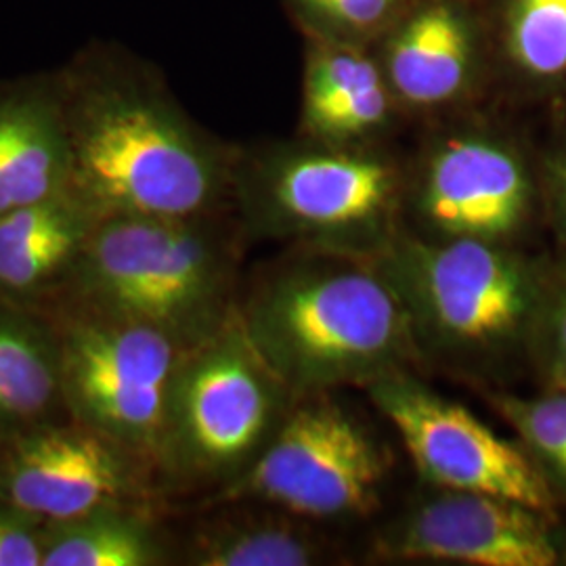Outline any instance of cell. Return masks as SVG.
<instances>
[{
    "label": "cell",
    "instance_id": "cell-1",
    "mask_svg": "<svg viewBox=\"0 0 566 566\" xmlns=\"http://www.w3.org/2000/svg\"><path fill=\"white\" fill-rule=\"evenodd\" d=\"M238 311L294 399L422 364L403 304L365 254L296 245L242 290Z\"/></svg>",
    "mask_w": 566,
    "mask_h": 566
},
{
    "label": "cell",
    "instance_id": "cell-2",
    "mask_svg": "<svg viewBox=\"0 0 566 566\" xmlns=\"http://www.w3.org/2000/svg\"><path fill=\"white\" fill-rule=\"evenodd\" d=\"M72 187L105 217L221 214L233 185L223 154L118 60L60 76Z\"/></svg>",
    "mask_w": 566,
    "mask_h": 566
},
{
    "label": "cell",
    "instance_id": "cell-3",
    "mask_svg": "<svg viewBox=\"0 0 566 566\" xmlns=\"http://www.w3.org/2000/svg\"><path fill=\"white\" fill-rule=\"evenodd\" d=\"M365 256L395 287L422 361L489 380L533 357L556 266L521 243L446 242L399 229Z\"/></svg>",
    "mask_w": 566,
    "mask_h": 566
},
{
    "label": "cell",
    "instance_id": "cell-4",
    "mask_svg": "<svg viewBox=\"0 0 566 566\" xmlns=\"http://www.w3.org/2000/svg\"><path fill=\"white\" fill-rule=\"evenodd\" d=\"M243 242L242 229L221 214L105 217L57 301L154 325L193 346L238 311Z\"/></svg>",
    "mask_w": 566,
    "mask_h": 566
},
{
    "label": "cell",
    "instance_id": "cell-5",
    "mask_svg": "<svg viewBox=\"0 0 566 566\" xmlns=\"http://www.w3.org/2000/svg\"><path fill=\"white\" fill-rule=\"evenodd\" d=\"M292 401L235 311L182 357L160 462L164 497L212 495L238 481L269 446Z\"/></svg>",
    "mask_w": 566,
    "mask_h": 566
},
{
    "label": "cell",
    "instance_id": "cell-6",
    "mask_svg": "<svg viewBox=\"0 0 566 566\" xmlns=\"http://www.w3.org/2000/svg\"><path fill=\"white\" fill-rule=\"evenodd\" d=\"M41 311L57 334L70 418L142 455L160 481L172 386L191 346L154 325L86 304L55 301Z\"/></svg>",
    "mask_w": 566,
    "mask_h": 566
},
{
    "label": "cell",
    "instance_id": "cell-7",
    "mask_svg": "<svg viewBox=\"0 0 566 566\" xmlns=\"http://www.w3.org/2000/svg\"><path fill=\"white\" fill-rule=\"evenodd\" d=\"M392 470V451L364 413L325 390L296 397L269 446L208 504L259 502L313 523L374 514Z\"/></svg>",
    "mask_w": 566,
    "mask_h": 566
},
{
    "label": "cell",
    "instance_id": "cell-8",
    "mask_svg": "<svg viewBox=\"0 0 566 566\" xmlns=\"http://www.w3.org/2000/svg\"><path fill=\"white\" fill-rule=\"evenodd\" d=\"M329 147L285 154L235 182L245 240L371 254L399 231L392 166Z\"/></svg>",
    "mask_w": 566,
    "mask_h": 566
},
{
    "label": "cell",
    "instance_id": "cell-9",
    "mask_svg": "<svg viewBox=\"0 0 566 566\" xmlns=\"http://www.w3.org/2000/svg\"><path fill=\"white\" fill-rule=\"evenodd\" d=\"M365 392L426 485L491 493L556 516L554 485L525 447L426 386L413 369L385 376Z\"/></svg>",
    "mask_w": 566,
    "mask_h": 566
},
{
    "label": "cell",
    "instance_id": "cell-10",
    "mask_svg": "<svg viewBox=\"0 0 566 566\" xmlns=\"http://www.w3.org/2000/svg\"><path fill=\"white\" fill-rule=\"evenodd\" d=\"M0 497L42 523L112 504L160 506L166 500L151 464L74 418L0 441Z\"/></svg>",
    "mask_w": 566,
    "mask_h": 566
},
{
    "label": "cell",
    "instance_id": "cell-11",
    "mask_svg": "<svg viewBox=\"0 0 566 566\" xmlns=\"http://www.w3.org/2000/svg\"><path fill=\"white\" fill-rule=\"evenodd\" d=\"M374 554L385 560L470 566H560L566 542L556 516L521 502L430 486L386 523Z\"/></svg>",
    "mask_w": 566,
    "mask_h": 566
},
{
    "label": "cell",
    "instance_id": "cell-12",
    "mask_svg": "<svg viewBox=\"0 0 566 566\" xmlns=\"http://www.w3.org/2000/svg\"><path fill=\"white\" fill-rule=\"evenodd\" d=\"M413 212L418 235L428 240L521 243L533 217V182L504 143L453 137L430 154Z\"/></svg>",
    "mask_w": 566,
    "mask_h": 566
},
{
    "label": "cell",
    "instance_id": "cell-13",
    "mask_svg": "<svg viewBox=\"0 0 566 566\" xmlns=\"http://www.w3.org/2000/svg\"><path fill=\"white\" fill-rule=\"evenodd\" d=\"M105 214L74 187L0 217V298L57 301Z\"/></svg>",
    "mask_w": 566,
    "mask_h": 566
},
{
    "label": "cell",
    "instance_id": "cell-14",
    "mask_svg": "<svg viewBox=\"0 0 566 566\" xmlns=\"http://www.w3.org/2000/svg\"><path fill=\"white\" fill-rule=\"evenodd\" d=\"M72 187L60 78L0 88V217Z\"/></svg>",
    "mask_w": 566,
    "mask_h": 566
},
{
    "label": "cell",
    "instance_id": "cell-15",
    "mask_svg": "<svg viewBox=\"0 0 566 566\" xmlns=\"http://www.w3.org/2000/svg\"><path fill=\"white\" fill-rule=\"evenodd\" d=\"M181 542L177 563L189 566H315L336 556L329 537L292 512L259 502L208 504Z\"/></svg>",
    "mask_w": 566,
    "mask_h": 566
},
{
    "label": "cell",
    "instance_id": "cell-16",
    "mask_svg": "<svg viewBox=\"0 0 566 566\" xmlns=\"http://www.w3.org/2000/svg\"><path fill=\"white\" fill-rule=\"evenodd\" d=\"M65 418L60 343L49 315L0 298V441Z\"/></svg>",
    "mask_w": 566,
    "mask_h": 566
},
{
    "label": "cell",
    "instance_id": "cell-17",
    "mask_svg": "<svg viewBox=\"0 0 566 566\" xmlns=\"http://www.w3.org/2000/svg\"><path fill=\"white\" fill-rule=\"evenodd\" d=\"M158 507L112 504L44 523L42 566H164L177 563Z\"/></svg>",
    "mask_w": 566,
    "mask_h": 566
},
{
    "label": "cell",
    "instance_id": "cell-18",
    "mask_svg": "<svg viewBox=\"0 0 566 566\" xmlns=\"http://www.w3.org/2000/svg\"><path fill=\"white\" fill-rule=\"evenodd\" d=\"M470 57L464 21L449 7H430L409 21L390 46V88L411 107H441L462 95Z\"/></svg>",
    "mask_w": 566,
    "mask_h": 566
},
{
    "label": "cell",
    "instance_id": "cell-19",
    "mask_svg": "<svg viewBox=\"0 0 566 566\" xmlns=\"http://www.w3.org/2000/svg\"><path fill=\"white\" fill-rule=\"evenodd\" d=\"M304 126L327 145H348L385 126L390 91L364 55L332 51L313 61L304 84Z\"/></svg>",
    "mask_w": 566,
    "mask_h": 566
},
{
    "label": "cell",
    "instance_id": "cell-20",
    "mask_svg": "<svg viewBox=\"0 0 566 566\" xmlns=\"http://www.w3.org/2000/svg\"><path fill=\"white\" fill-rule=\"evenodd\" d=\"M493 409L512 426L528 455L544 470L549 483L566 486V390L539 397L507 392L489 395Z\"/></svg>",
    "mask_w": 566,
    "mask_h": 566
},
{
    "label": "cell",
    "instance_id": "cell-21",
    "mask_svg": "<svg viewBox=\"0 0 566 566\" xmlns=\"http://www.w3.org/2000/svg\"><path fill=\"white\" fill-rule=\"evenodd\" d=\"M510 53L533 78L566 74V0H514L507 23Z\"/></svg>",
    "mask_w": 566,
    "mask_h": 566
},
{
    "label": "cell",
    "instance_id": "cell-22",
    "mask_svg": "<svg viewBox=\"0 0 566 566\" xmlns=\"http://www.w3.org/2000/svg\"><path fill=\"white\" fill-rule=\"evenodd\" d=\"M531 361L549 390H566V264L554 269Z\"/></svg>",
    "mask_w": 566,
    "mask_h": 566
},
{
    "label": "cell",
    "instance_id": "cell-23",
    "mask_svg": "<svg viewBox=\"0 0 566 566\" xmlns=\"http://www.w3.org/2000/svg\"><path fill=\"white\" fill-rule=\"evenodd\" d=\"M44 523L0 497V566H42Z\"/></svg>",
    "mask_w": 566,
    "mask_h": 566
},
{
    "label": "cell",
    "instance_id": "cell-24",
    "mask_svg": "<svg viewBox=\"0 0 566 566\" xmlns=\"http://www.w3.org/2000/svg\"><path fill=\"white\" fill-rule=\"evenodd\" d=\"M392 4L395 0H317L311 9L344 28L361 30L382 21Z\"/></svg>",
    "mask_w": 566,
    "mask_h": 566
},
{
    "label": "cell",
    "instance_id": "cell-25",
    "mask_svg": "<svg viewBox=\"0 0 566 566\" xmlns=\"http://www.w3.org/2000/svg\"><path fill=\"white\" fill-rule=\"evenodd\" d=\"M547 185L554 223L566 242V145L547 164Z\"/></svg>",
    "mask_w": 566,
    "mask_h": 566
},
{
    "label": "cell",
    "instance_id": "cell-26",
    "mask_svg": "<svg viewBox=\"0 0 566 566\" xmlns=\"http://www.w3.org/2000/svg\"><path fill=\"white\" fill-rule=\"evenodd\" d=\"M304 2L311 7V4H313V2H317V0H304Z\"/></svg>",
    "mask_w": 566,
    "mask_h": 566
}]
</instances>
